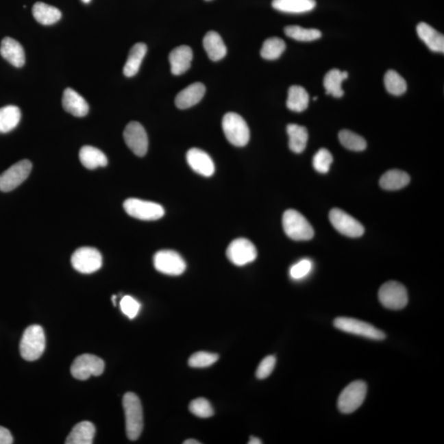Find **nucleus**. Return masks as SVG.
<instances>
[{
  "label": "nucleus",
  "mask_w": 444,
  "mask_h": 444,
  "mask_svg": "<svg viewBox=\"0 0 444 444\" xmlns=\"http://www.w3.org/2000/svg\"><path fill=\"white\" fill-rule=\"evenodd\" d=\"M123 410L125 415L126 433L127 438L135 441L143 430V412L141 401L133 393H127L123 398Z\"/></svg>",
  "instance_id": "1"
},
{
  "label": "nucleus",
  "mask_w": 444,
  "mask_h": 444,
  "mask_svg": "<svg viewBox=\"0 0 444 444\" xmlns=\"http://www.w3.org/2000/svg\"><path fill=\"white\" fill-rule=\"evenodd\" d=\"M21 356L27 361L38 360L45 348L44 329L40 325H32L24 331L20 341Z\"/></svg>",
  "instance_id": "2"
},
{
  "label": "nucleus",
  "mask_w": 444,
  "mask_h": 444,
  "mask_svg": "<svg viewBox=\"0 0 444 444\" xmlns=\"http://www.w3.org/2000/svg\"><path fill=\"white\" fill-rule=\"evenodd\" d=\"M284 232L291 240L296 241H310L314 236V228L301 213L289 209L282 218Z\"/></svg>",
  "instance_id": "3"
},
{
  "label": "nucleus",
  "mask_w": 444,
  "mask_h": 444,
  "mask_svg": "<svg viewBox=\"0 0 444 444\" xmlns=\"http://www.w3.org/2000/svg\"><path fill=\"white\" fill-rule=\"evenodd\" d=\"M222 129L228 141L236 147H245L249 143L250 132L248 125L240 114L230 112L222 119Z\"/></svg>",
  "instance_id": "4"
},
{
  "label": "nucleus",
  "mask_w": 444,
  "mask_h": 444,
  "mask_svg": "<svg viewBox=\"0 0 444 444\" xmlns=\"http://www.w3.org/2000/svg\"><path fill=\"white\" fill-rule=\"evenodd\" d=\"M367 394V384L364 381L349 384L340 394L337 406L341 413L351 414L363 404Z\"/></svg>",
  "instance_id": "5"
},
{
  "label": "nucleus",
  "mask_w": 444,
  "mask_h": 444,
  "mask_svg": "<svg viewBox=\"0 0 444 444\" xmlns=\"http://www.w3.org/2000/svg\"><path fill=\"white\" fill-rule=\"evenodd\" d=\"M123 208L127 215L142 221H156L164 215L162 205L138 199H127L123 203Z\"/></svg>",
  "instance_id": "6"
},
{
  "label": "nucleus",
  "mask_w": 444,
  "mask_h": 444,
  "mask_svg": "<svg viewBox=\"0 0 444 444\" xmlns=\"http://www.w3.org/2000/svg\"><path fill=\"white\" fill-rule=\"evenodd\" d=\"M380 303L388 310H402L408 303V294L406 287L397 282L391 281L384 284L378 291Z\"/></svg>",
  "instance_id": "7"
},
{
  "label": "nucleus",
  "mask_w": 444,
  "mask_h": 444,
  "mask_svg": "<svg viewBox=\"0 0 444 444\" xmlns=\"http://www.w3.org/2000/svg\"><path fill=\"white\" fill-rule=\"evenodd\" d=\"M333 324L341 331L368 339L382 341L386 337L385 333L380 331V329L373 327L371 324L355 319L340 317L334 320Z\"/></svg>",
  "instance_id": "8"
},
{
  "label": "nucleus",
  "mask_w": 444,
  "mask_h": 444,
  "mask_svg": "<svg viewBox=\"0 0 444 444\" xmlns=\"http://www.w3.org/2000/svg\"><path fill=\"white\" fill-rule=\"evenodd\" d=\"M105 362L97 356L84 354L77 356L71 366V373L77 380H86L90 376H100L104 372Z\"/></svg>",
  "instance_id": "9"
},
{
  "label": "nucleus",
  "mask_w": 444,
  "mask_h": 444,
  "mask_svg": "<svg viewBox=\"0 0 444 444\" xmlns=\"http://www.w3.org/2000/svg\"><path fill=\"white\" fill-rule=\"evenodd\" d=\"M71 262L76 271L84 274H90L101 269L102 256L97 249L82 247L72 255Z\"/></svg>",
  "instance_id": "10"
},
{
  "label": "nucleus",
  "mask_w": 444,
  "mask_h": 444,
  "mask_svg": "<svg viewBox=\"0 0 444 444\" xmlns=\"http://www.w3.org/2000/svg\"><path fill=\"white\" fill-rule=\"evenodd\" d=\"M32 164L30 160H23L0 175V191L7 193L14 190L27 179L32 171Z\"/></svg>",
  "instance_id": "11"
},
{
  "label": "nucleus",
  "mask_w": 444,
  "mask_h": 444,
  "mask_svg": "<svg viewBox=\"0 0 444 444\" xmlns=\"http://www.w3.org/2000/svg\"><path fill=\"white\" fill-rule=\"evenodd\" d=\"M154 267L156 271L169 275H180L186 270V262L174 250H160L154 255Z\"/></svg>",
  "instance_id": "12"
},
{
  "label": "nucleus",
  "mask_w": 444,
  "mask_h": 444,
  "mask_svg": "<svg viewBox=\"0 0 444 444\" xmlns=\"http://www.w3.org/2000/svg\"><path fill=\"white\" fill-rule=\"evenodd\" d=\"M226 256L233 264L241 267L253 262L257 258L258 252L252 242L240 238L230 243L226 250Z\"/></svg>",
  "instance_id": "13"
},
{
  "label": "nucleus",
  "mask_w": 444,
  "mask_h": 444,
  "mask_svg": "<svg viewBox=\"0 0 444 444\" xmlns=\"http://www.w3.org/2000/svg\"><path fill=\"white\" fill-rule=\"evenodd\" d=\"M329 219L337 232L345 236L357 238L363 236L364 226L355 218L339 208H333L329 214Z\"/></svg>",
  "instance_id": "14"
},
{
  "label": "nucleus",
  "mask_w": 444,
  "mask_h": 444,
  "mask_svg": "<svg viewBox=\"0 0 444 444\" xmlns=\"http://www.w3.org/2000/svg\"><path fill=\"white\" fill-rule=\"evenodd\" d=\"M123 138L136 156H144L148 149V137L145 129L138 122H130L123 131Z\"/></svg>",
  "instance_id": "15"
},
{
  "label": "nucleus",
  "mask_w": 444,
  "mask_h": 444,
  "mask_svg": "<svg viewBox=\"0 0 444 444\" xmlns=\"http://www.w3.org/2000/svg\"><path fill=\"white\" fill-rule=\"evenodd\" d=\"M186 159L188 166L197 174L210 177L215 172V166L211 156L199 148H191L188 150Z\"/></svg>",
  "instance_id": "16"
},
{
  "label": "nucleus",
  "mask_w": 444,
  "mask_h": 444,
  "mask_svg": "<svg viewBox=\"0 0 444 444\" xmlns=\"http://www.w3.org/2000/svg\"><path fill=\"white\" fill-rule=\"evenodd\" d=\"M62 106L65 111L76 117H84L89 111L88 102L79 93L72 88L64 90Z\"/></svg>",
  "instance_id": "17"
},
{
  "label": "nucleus",
  "mask_w": 444,
  "mask_h": 444,
  "mask_svg": "<svg viewBox=\"0 0 444 444\" xmlns=\"http://www.w3.org/2000/svg\"><path fill=\"white\" fill-rule=\"evenodd\" d=\"M193 56L192 49L188 45H181L173 49L169 56L171 73L178 76L188 71L190 68Z\"/></svg>",
  "instance_id": "18"
},
{
  "label": "nucleus",
  "mask_w": 444,
  "mask_h": 444,
  "mask_svg": "<svg viewBox=\"0 0 444 444\" xmlns=\"http://www.w3.org/2000/svg\"><path fill=\"white\" fill-rule=\"evenodd\" d=\"M0 53L4 60L16 68H22L25 64L24 49L18 41L5 37L0 45Z\"/></svg>",
  "instance_id": "19"
},
{
  "label": "nucleus",
  "mask_w": 444,
  "mask_h": 444,
  "mask_svg": "<svg viewBox=\"0 0 444 444\" xmlns=\"http://www.w3.org/2000/svg\"><path fill=\"white\" fill-rule=\"evenodd\" d=\"M205 92V86L201 82H195L177 95L175 106L181 110L190 108L203 99Z\"/></svg>",
  "instance_id": "20"
},
{
  "label": "nucleus",
  "mask_w": 444,
  "mask_h": 444,
  "mask_svg": "<svg viewBox=\"0 0 444 444\" xmlns=\"http://www.w3.org/2000/svg\"><path fill=\"white\" fill-rule=\"evenodd\" d=\"M417 30L419 38L432 51L444 52V36L441 33L436 31L434 28L426 23H419L417 25Z\"/></svg>",
  "instance_id": "21"
},
{
  "label": "nucleus",
  "mask_w": 444,
  "mask_h": 444,
  "mask_svg": "<svg viewBox=\"0 0 444 444\" xmlns=\"http://www.w3.org/2000/svg\"><path fill=\"white\" fill-rule=\"evenodd\" d=\"M96 434V428L92 422L82 421L77 423L70 432L66 444H92Z\"/></svg>",
  "instance_id": "22"
},
{
  "label": "nucleus",
  "mask_w": 444,
  "mask_h": 444,
  "mask_svg": "<svg viewBox=\"0 0 444 444\" xmlns=\"http://www.w3.org/2000/svg\"><path fill=\"white\" fill-rule=\"evenodd\" d=\"M204 47L207 52L209 59L212 61H219L227 53L223 40L217 32H208L204 38Z\"/></svg>",
  "instance_id": "23"
},
{
  "label": "nucleus",
  "mask_w": 444,
  "mask_h": 444,
  "mask_svg": "<svg viewBox=\"0 0 444 444\" xmlns=\"http://www.w3.org/2000/svg\"><path fill=\"white\" fill-rule=\"evenodd\" d=\"M271 5L275 10L286 14H304L316 6L315 0H273Z\"/></svg>",
  "instance_id": "24"
},
{
  "label": "nucleus",
  "mask_w": 444,
  "mask_h": 444,
  "mask_svg": "<svg viewBox=\"0 0 444 444\" xmlns=\"http://www.w3.org/2000/svg\"><path fill=\"white\" fill-rule=\"evenodd\" d=\"M79 159L82 166L89 170L104 167L108 164L106 156L98 148L92 146H84L81 148Z\"/></svg>",
  "instance_id": "25"
},
{
  "label": "nucleus",
  "mask_w": 444,
  "mask_h": 444,
  "mask_svg": "<svg viewBox=\"0 0 444 444\" xmlns=\"http://www.w3.org/2000/svg\"><path fill=\"white\" fill-rule=\"evenodd\" d=\"M147 51V45L141 42L135 44L131 48L125 67H123V74L126 77H134L138 73L140 66L142 64Z\"/></svg>",
  "instance_id": "26"
},
{
  "label": "nucleus",
  "mask_w": 444,
  "mask_h": 444,
  "mask_svg": "<svg viewBox=\"0 0 444 444\" xmlns=\"http://www.w3.org/2000/svg\"><path fill=\"white\" fill-rule=\"evenodd\" d=\"M347 71H341L337 69H333L329 71L324 77L323 86L326 89L327 95L340 98L343 97L344 90L341 88L343 82L348 77Z\"/></svg>",
  "instance_id": "27"
},
{
  "label": "nucleus",
  "mask_w": 444,
  "mask_h": 444,
  "mask_svg": "<svg viewBox=\"0 0 444 444\" xmlns=\"http://www.w3.org/2000/svg\"><path fill=\"white\" fill-rule=\"evenodd\" d=\"M32 14L35 19L45 26L55 24L61 19V12L57 8L38 2L32 7Z\"/></svg>",
  "instance_id": "28"
},
{
  "label": "nucleus",
  "mask_w": 444,
  "mask_h": 444,
  "mask_svg": "<svg viewBox=\"0 0 444 444\" xmlns=\"http://www.w3.org/2000/svg\"><path fill=\"white\" fill-rule=\"evenodd\" d=\"M287 134L289 135L290 149L295 153H301L306 148L308 139L306 127L291 123L287 126Z\"/></svg>",
  "instance_id": "29"
},
{
  "label": "nucleus",
  "mask_w": 444,
  "mask_h": 444,
  "mask_svg": "<svg viewBox=\"0 0 444 444\" xmlns=\"http://www.w3.org/2000/svg\"><path fill=\"white\" fill-rule=\"evenodd\" d=\"M410 181V175L406 172L400 170L386 171L381 177L380 186L386 190H398L408 185Z\"/></svg>",
  "instance_id": "30"
},
{
  "label": "nucleus",
  "mask_w": 444,
  "mask_h": 444,
  "mask_svg": "<svg viewBox=\"0 0 444 444\" xmlns=\"http://www.w3.org/2000/svg\"><path fill=\"white\" fill-rule=\"evenodd\" d=\"M310 96L307 90L300 86H292L288 90L286 106L295 112H302L308 108Z\"/></svg>",
  "instance_id": "31"
},
{
  "label": "nucleus",
  "mask_w": 444,
  "mask_h": 444,
  "mask_svg": "<svg viewBox=\"0 0 444 444\" xmlns=\"http://www.w3.org/2000/svg\"><path fill=\"white\" fill-rule=\"evenodd\" d=\"M22 114L18 106H7L0 108V133L14 130L21 121Z\"/></svg>",
  "instance_id": "32"
},
{
  "label": "nucleus",
  "mask_w": 444,
  "mask_h": 444,
  "mask_svg": "<svg viewBox=\"0 0 444 444\" xmlns=\"http://www.w3.org/2000/svg\"><path fill=\"white\" fill-rule=\"evenodd\" d=\"M286 49V43L279 37H271L262 45L261 56L267 60L278 59Z\"/></svg>",
  "instance_id": "33"
},
{
  "label": "nucleus",
  "mask_w": 444,
  "mask_h": 444,
  "mask_svg": "<svg viewBox=\"0 0 444 444\" xmlns=\"http://www.w3.org/2000/svg\"><path fill=\"white\" fill-rule=\"evenodd\" d=\"M384 85L386 90L394 96H401L406 92L407 88L404 78L394 70H388L386 73Z\"/></svg>",
  "instance_id": "34"
},
{
  "label": "nucleus",
  "mask_w": 444,
  "mask_h": 444,
  "mask_svg": "<svg viewBox=\"0 0 444 444\" xmlns=\"http://www.w3.org/2000/svg\"><path fill=\"white\" fill-rule=\"evenodd\" d=\"M341 144L349 150L355 151H364L367 147L365 139L359 134L349 130H341L338 135Z\"/></svg>",
  "instance_id": "35"
},
{
  "label": "nucleus",
  "mask_w": 444,
  "mask_h": 444,
  "mask_svg": "<svg viewBox=\"0 0 444 444\" xmlns=\"http://www.w3.org/2000/svg\"><path fill=\"white\" fill-rule=\"evenodd\" d=\"M285 34L298 41H312L322 36L318 29H307L299 26H289L285 28Z\"/></svg>",
  "instance_id": "36"
},
{
  "label": "nucleus",
  "mask_w": 444,
  "mask_h": 444,
  "mask_svg": "<svg viewBox=\"0 0 444 444\" xmlns=\"http://www.w3.org/2000/svg\"><path fill=\"white\" fill-rule=\"evenodd\" d=\"M219 359L217 354L199 352L192 355L188 360V365L192 368H208L215 364Z\"/></svg>",
  "instance_id": "37"
},
{
  "label": "nucleus",
  "mask_w": 444,
  "mask_h": 444,
  "mask_svg": "<svg viewBox=\"0 0 444 444\" xmlns=\"http://www.w3.org/2000/svg\"><path fill=\"white\" fill-rule=\"evenodd\" d=\"M332 160L331 152L326 148H321L314 156L312 166H314L315 171L321 173V174H326L330 170Z\"/></svg>",
  "instance_id": "38"
},
{
  "label": "nucleus",
  "mask_w": 444,
  "mask_h": 444,
  "mask_svg": "<svg viewBox=\"0 0 444 444\" xmlns=\"http://www.w3.org/2000/svg\"><path fill=\"white\" fill-rule=\"evenodd\" d=\"M190 412L197 417L209 418L214 415L213 407L207 399L197 398L189 405Z\"/></svg>",
  "instance_id": "39"
},
{
  "label": "nucleus",
  "mask_w": 444,
  "mask_h": 444,
  "mask_svg": "<svg viewBox=\"0 0 444 444\" xmlns=\"http://www.w3.org/2000/svg\"><path fill=\"white\" fill-rule=\"evenodd\" d=\"M312 269V263L310 259H302V260L296 262L295 264L291 267V278L294 280L303 279L310 273Z\"/></svg>",
  "instance_id": "40"
},
{
  "label": "nucleus",
  "mask_w": 444,
  "mask_h": 444,
  "mask_svg": "<svg viewBox=\"0 0 444 444\" xmlns=\"http://www.w3.org/2000/svg\"><path fill=\"white\" fill-rule=\"evenodd\" d=\"M121 308L123 314L133 319L138 315L141 304L130 295H125L121 299Z\"/></svg>",
  "instance_id": "41"
},
{
  "label": "nucleus",
  "mask_w": 444,
  "mask_h": 444,
  "mask_svg": "<svg viewBox=\"0 0 444 444\" xmlns=\"http://www.w3.org/2000/svg\"><path fill=\"white\" fill-rule=\"evenodd\" d=\"M275 362L277 360L273 356H267L260 362L256 371V377L258 380H265L271 375L275 368Z\"/></svg>",
  "instance_id": "42"
},
{
  "label": "nucleus",
  "mask_w": 444,
  "mask_h": 444,
  "mask_svg": "<svg viewBox=\"0 0 444 444\" xmlns=\"http://www.w3.org/2000/svg\"><path fill=\"white\" fill-rule=\"evenodd\" d=\"M14 443V439L6 428L0 426V444H12Z\"/></svg>",
  "instance_id": "43"
},
{
  "label": "nucleus",
  "mask_w": 444,
  "mask_h": 444,
  "mask_svg": "<svg viewBox=\"0 0 444 444\" xmlns=\"http://www.w3.org/2000/svg\"><path fill=\"white\" fill-rule=\"evenodd\" d=\"M249 444H261L262 443V441H261V439H258L257 437H250L249 441L248 442Z\"/></svg>",
  "instance_id": "44"
},
{
  "label": "nucleus",
  "mask_w": 444,
  "mask_h": 444,
  "mask_svg": "<svg viewBox=\"0 0 444 444\" xmlns=\"http://www.w3.org/2000/svg\"><path fill=\"white\" fill-rule=\"evenodd\" d=\"M184 444H200L201 443L197 441L196 439H187L186 441L184 442Z\"/></svg>",
  "instance_id": "45"
},
{
  "label": "nucleus",
  "mask_w": 444,
  "mask_h": 444,
  "mask_svg": "<svg viewBox=\"0 0 444 444\" xmlns=\"http://www.w3.org/2000/svg\"><path fill=\"white\" fill-rule=\"evenodd\" d=\"M112 301H113L114 306H116V296L113 295Z\"/></svg>",
  "instance_id": "46"
},
{
  "label": "nucleus",
  "mask_w": 444,
  "mask_h": 444,
  "mask_svg": "<svg viewBox=\"0 0 444 444\" xmlns=\"http://www.w3.org/2000/svg\"><path fill=\"white\" fill-rule=\"evenodd\" d=\"M82 1L84 3H89L90 2V0H82Z\"/></svg>",
  "instance_id": "47"
},
{
  "label": "nucleus",
  "mask_w": 444,
  "mask_h": 444,
  "mask_svg": "<svg viewBox=\"0 0 444 444\" xmlns=\"http://www.w3.org/2000/svg\"><path fill=\"white\" fill-rule=\"evenodd\" d=\"M206 1H211V0H206Z\"/></svg>",
  "instance_id": "48"
}]
</instances>
